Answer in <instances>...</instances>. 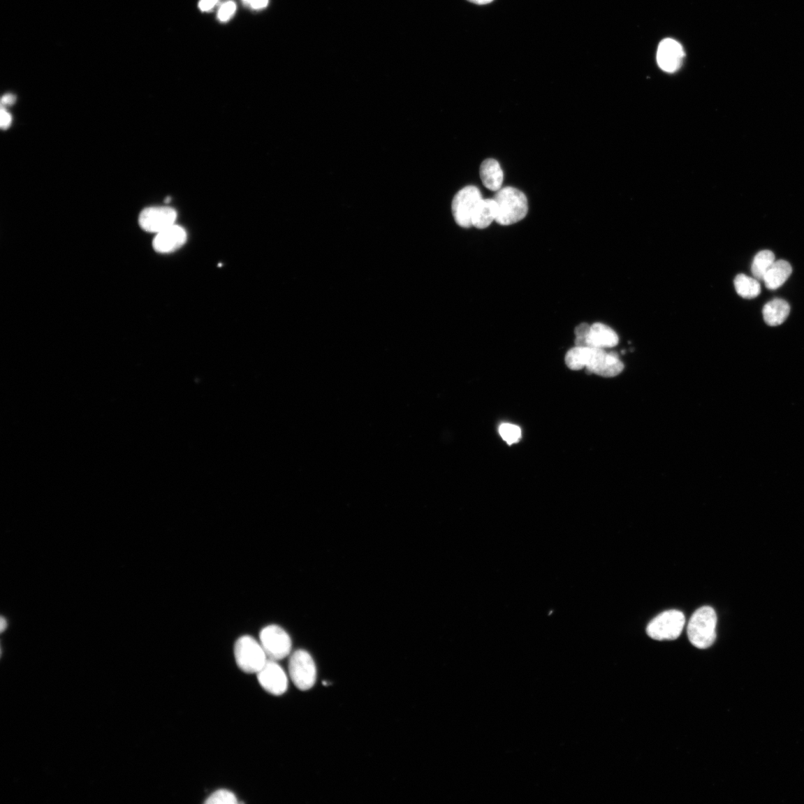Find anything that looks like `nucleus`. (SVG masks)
I'll return each instance as SVG.
<instances>
[{
    "instance_id": "obj_1",
    "label": "nucleus",
    "mask_w": 804,
    "mask_h": 804,
    "mask_svg": "<svg viewBox=\"0 0 804 804\" xmlns=\"http://www.w3.org/2000/svg\"><path fill=\"white\" fill-rule=\"evenodd\" d=\"M565 363L572 370L585 368L591 374L613 378L624 371V365L615 353L606 349L575 346L565 356Z\"/></svg>"
},
{
    "instance_id": "obj_2",
    "label": "nucleus",
    "mask_w": 804,
    "mask_h": 804,
    "mask_svg": "<svg viewBox=\"0 0 804 804\" xmlns=\"http://www.w3.org/2000/svg\"><path fill=\"white\" fill-rule=\"evenodd\" d=\"M494 200L497 205L496 222L503 226L515 224L523 220L528 212V200L522 191L507 187L496 191Z\"/></svg>"
},
{
    "instance_id": "obj_3",
    "label": "nucleus",
    "mask_w": 804,
    "mask_h": 804,
    "mask_svg": "<svg viewBox=\"0 0 804 804\" xmlns=\"http://www.w3.org/2000/svg\"><path fill=\"white\" fill-rule=\"evenodd\" d=\"M717 616L715 609L703 606L696 610L689 621L687 635L690 643L700 650L708 649L717 638Z\"/></svg>"
},
{
    "instance_id": "obj_4",
    "label": "nucleus",
    "mask_w": 804,
    "mask_h": 804,
    "mask_svg": "<svg viewBox=\"0 0 804 804\" xmlns=\"http://www.w3.org/2000/svg\"><path fill=\"white\" fill-rule=\"evenodd\" d=\"M236 664L246 673H258L268 660L261 643L251 636L237 639L234 645Z\"/></svg>"
},
{
    "instance_id": "obj_5",
    "label": "nucleus",
    "mask_w": 804,
    "mask_h": 804,
    "mask_svg": "<svg viewBox=\"0 0 804 804\" xmlns=\"http://www.w3.org/2000/svg\"><path fill=\"white\" fill-rule=\"evenodd\" d=\"M685 622L682 611H666L650 622L647 628L648 635L656 641L675 640L681 636Z\"/></svg>"
},
{
    "instance_id": "obj_6",
    "label": "nucleus",
    "mask_w": 804,
    "mask_h": 804,
    "mask_svg": "<svg viewBox=\"0 0 804 804\" xmlns=\"http://www.w3.org/2000/svg\"><path fill=\"white\" fill-rule=\"evenodd\" d=\"M289 675L293 684L303 692L314 687L316 669L308 652L300 650L292 654L289 661Z\"/></svg>"
},
{
    "instance_id": "obj_7",
    "label": "nucleus",
    "mask_w": 804,
    "mask_h": 804,
    "mask_svg": "<svg viewBox=\"0 0 804 804\" xmlns=\"http://www.w3.org/2000/svg\"><path fill=\"white\" fill-rule=\"evenodd\" d=\"M259 639L270 660L277 662L291 653V639L287 631L277 625L263 628L260 631Z\"/></svg>"
},
{
    "instance_id": "obj_8",
    "label": "nucleus",
    "mask_w": 804,
    "mask_h": 804,
    "mask_svg": "<svg viewBox=\"0 0 804 804\" xmlns=\"http://www.w3.org/2000/svg\"><path fill=\"white\" fill-rule=\"evenodd\" d=\"M483 199L480 189L468 186L460 190L452 201V213L456 223L463 228L472 226V214Z\"/></svg>"
},
{
    "instance_id": "obj_9",
    "label": "nucleus",
    "mask_w": 804,
    "mask_h": 804,
    "mask_svg": "<svg viewBox=\"0 0 804 804\" xmlns=\"http://www.w3.org/2000/svg\"><path fill=\"white\" fill-rule=\"evenodd\" d=\"M177 217L172 207H151L141 212L139 224L145 231L157 234L175 224Z\"/></svg>"
},
{
    "instance_id": "obj_10",
    "label": "nucleus",
    "mask_w": 804,
    "mask_h": 804,
    "mask_svg": "<svg viewBox=\"0 0 804 804\" xmlns=\"http://www.w3.org/2000/svg\"><path fill=\"white\" fill-rule=\"evenodd\" d=\"M257 677L259 684L272 695L281 696L287 692L288 677L276 661L268 659Z\"/></svg>"
},
{
    "instance_id": "obj_11",
    "label": "nucleus",
    "mask_w": 804,
    "mask_h": 804,
    "mask_svg": "<svg viewBox=\"0 0 804 804\" xmlns=\"http://www.w3.org/2000/svg\"><path fill=\"white\" fill-rule=\"evenodd\" d=\"M685 58L682 45L673 39H665L659 45L657 61L662 69L674 73L681 67Z\"/></svg>"
},
{
    "instance_id": "obj_12",
    "label": "nucleus",
    "mask_w": 804,
    "mask_h": 804,
    "mask_svg": "<svg viewBox=\"0 0 804 804\" xmlns=\"http://www.w3.org/2000/svg\"><path fill=\"white\" fill-rule=\"evenodd\" d=\"M187 233L182 226L174 224L156 234L153 241L154 251L160 254L173 253L187 242Z\"/></svg>"
},
{
    "instance_id": "obj_13",
    "label": "nucleus",
    "mask_w": 804,
    "mask_h": 804,
    "mask_svg": "<svg viewBox=\"0 0 804 804\" xmlns=\"http://www.w3.org/2000/svg\"><path fill=\"white\" fill-rule=\"evenodd\" d=\"M618 342V335L613 328L604 323H596L591 326L586 346L606 349L617 346Z\"/></svg>"
},
{
    "instance_id": "obj_14",
    "label": "nucleus",
    "mask_w": 804,
    "mask_h": 804,
    "mask_svg": "<svg viewBox=\"0 0 804 804\" xmlns=\"http://www.w3.org/2000/svg\"><path fill=\"white\" fill-rule=\"evenodd\" d=\"M497 215V205L494 198L482 199L472 214V226L481 230L487 228L496 221Z\"/></svg>"
},
{
    "instance_id": "obj_15",
    "label": "nucleus",
    "mask_w": 804,
    "mask_h": 804,
    "mask_svg": "<svg viewBox=\"0 0 804 804\" xmlns=\"http://www.w3.org/2000/svg\"><path fill=\"white\" fill-rule=\"evenodd\" d=\"M480 175L485 187L497 191L502 189L504 181L503 170L497 161L486 159L481 166Z\"/></svg>"
},
{
    "instance_id": "obj_16",
    "label": "nucleus",
    "mask_w": 804,
    "mask_h": 804,
    "mask_svg": "<svg viewBox=\"0 0 804 804\" xmlns=\"http://www.w3.org/2000/svg\"><path fill=\"white\" fill-rule=\"evenodd\" d=\"M791 273V265L785 260H778L767 271L763 281L768 290H777L784 284Z\"/></svg>"
},
{
    "instance_id": "obj_17",
    "label": "nucleus",
    "mask_w": 804,
    "mask_h": 804,
    "mask_svg": "<svg viewBox=\"0 0 804 804\" xmlns=\"http://www.w3.org/2000/svg\"><path fill=\"white\" fill-rule=\"evenodd\" d=\"M790 313V305L782 299L767 302L763 309V319L770 326H777L785 322Z\"/></svg>"
},
{
    "instance_id": "obj_18",
    "label": "nucleus",
    "mask_w": 804,
    "mask_h": 804,
    "mask_svg": "<svg viewBox=\"0 0 804 804\" xmlns=\"http://www.w3.org/2000/svg\"><path fill=\"white\" fill-rule=\"evenodd\" d=\"M736 291L745 299H754L760 295L761 286L760 282L755 278L739 275L733 281Z\"/></svg>"
},
{
    "instance_id": "obj_19",
    "label": "nucleus",
    "mask_w": 804,
    "mask_h": 804,
    "mask_svg": "<svg viewBox=\"0 0 804 804\" xmlns=\"http://www.w3.org/2000/svg\"><path fill=\"white\" fill-rule=\"evenodd\" d=\"M775 262V256L771 251H762L759 252L754 258L752 265V272L754 277L758 281L763 280L767 271Z\"/></svg>"
},
{
    "instance_id": "obj_20",
    "label": "nucleus",
    "mask_w": 804,
    "mask_h": 804,
    "mask_svg": "<svg viewBox=\"0 0 804 804\" xmlns=\"http://www.w3.org/2000/svg\"><path fill=\"white\" fill-rule=\"evenodd\" d=\"M499 434L506 443L509 445L517 444L522 438V430L513 424L504 423L499 427Z\"/></svg>"
},
{
    "instance_id": "obj_21",
    "label": "nucleus",
    "mask_w": 804,
    "mask_h": 804,
    "mask_svg": "<svg viewBox=\"0 0 804 804\" xmlns=\"http://www.w3.org/2000/svg\"><path fill=\"white\" fill-rule=\"evenodd\" d=\"M207 804H235L237 798L232 791L226 789H220L214 791L205 801Z\"/></svg>"
},
{
    "instance_id": "obj_22",
    "label": "nucleus",
    "mask_w": 804,
    "mask_h": 804,
    "mask_svg": "<svg viewBox=\"0 0 804 804\" xmlns=\"http://www.w3.org/2000/svg\"><path fill=\"white\" fill-rule=\"evenodd\" d=\"M591 326L583 323L575 328V345L577 346H586V339L590 333Z\"/></svg>"
},
{
    "instance_id": "obj_23",
    "label": "nucleus",
    "mask_w": 804,
    "mask_h": 804,
    "mask_svg": "<svg viewBox=\"0 0 804 804\" xmlns=\"http://www.w3.org/2000/svg\"><path fill=\"white\" fill-rule=\"evenodd\" d=\"M236 5L233 1L226 2L219 11L218 17L221 22L228 21L235 14Z\"/></svg>"
},
{
    "instance_id": "obj_24",
    "label": "nucleus",
    "mask_w": 804,
    "mask_h": 804,
    "mask_svg": "<svg viewBox=\"0 0 804 804\" xmlns=\"http://www.w3.org/2000/svg\"><path fill=\"white\" fill-rule=\"evenodd\" d=\"M13 123V117L6 108H2L0 110V127L3 130H7Z\"/></svg>"
},
{
    "instance_id": "obj_25",
    "label": "nucleus",
    "mask_w": 804,
    "mask_h": 804,
    "mask_svg": "<svg viewBox=\"0 0 804 804\" xmlns=\"http://www.w3.org/2000/svg\"><path fill=\"white\" fill-rule=\"evenodd\" d=\"M244 3L254 9H263L268 4V0H242Z\"/></svg>"
},
{
    "instance_id": "obj_26",
    "label": "nucleus",
    "mask_w": 804,
    "mask_h": 804,
    "mask_svg": "<svg viewBox=\"0 0 804 804\" xmlns=\"http://www.w3.org/2000/svg\"><path fill=\"white\" fill-rule=\"evenodd\" d=\"M219 0H200L199 3V8L202 11H208L214 8L217 4Z\"/></svg>"
},
{
    "instance_id": "obj_27",
    "label": "nucleus",
    "mask_w": 804,
    "mask_h": 804,
    "mask_svg": "<svg viewBox=\"0 0 804 804\" xmlns=\"http://www.w3.org/2000/svg\"><path fill=\"white\" fill-rule=\"evenodd\" d=\"M16 101V96L11 94H5L1 98L2 108H8L13 105Z\"/></svg>"
},
{
    "instance_id": "obj_28",
    "label": "nucleus",
    "mask_w": 804,
    "mask_h": 804,
    "mask_svg": "<svg viewBox=\"0 0 804 804\" xmlns=\"http://www.w3.org/2000/svg\"><path fill=\"white\" fill-rule=\"evenodd\" d=\"M468 1L477 5H486L492 3L494 0H468Z\"/></svg>"
},
{
    "instance_id": "obj_29",
    "label": "nucleus",
    "mask_w": 804,
    "mask_h": 804,
    "mask_svg": "<svg viewBox=\"0 0 804 804\" xmlns=\"http://www.w3.org/2000/svg\"><path fill=\"white\" fill-rule=\"evenodd\" d=\"M0 626H1V631L3 632L4 630L7 627V621L5 618H3V617L1 618V622H0Z\"/></svg>"
}]
</instances>
